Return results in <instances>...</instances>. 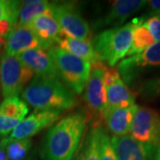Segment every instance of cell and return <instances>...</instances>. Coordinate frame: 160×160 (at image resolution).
Instances as JSON below:
<instances>
[{
    "label": "cell",
    "instance_id": "ffe728a7",
    "mask_svg": "<svg viewBox=\"0 0 160 160\" xmlns=\"http://www.w3.org/2000/svg\"><path fill=\"white\" fill-rule=\"evenodd\" d=\"M155 42L153 37L151 36L149 30L147 27L142 23L138 25L132 32V45L127 55L133 56L139 53H142L149 46H151Z\"/></svg>",
    "mask_w": 160,
    "mask_h": 160
},
{
    "label": "cell",
    "instance_id": "ac0fdd59",
    "mask_svg": "<svg viewBox=\"0 0 160 160\" xmlns=\"http://www.w3.org/2000/svg\"><path fill=\"white\" fill-rule=\"evenodd\" d=\"M108 105L117 108H128L135 103V93L124 83L121 77L106 86Z\"/></svg>",
    "mask_w": 160,
    "mask_h": 160
},
{
    "label": "cell",
    "instance_id": "44dd1931",
    "mask_svg": "<svg viewBox=\"0 0 160 160\" xmlns=\"http://www.w3.org/2000/svg\"><path fill=\"white\" fill-rule=\"evenodd\" d=\"M29 112L27 104L17 96L6 98L0 104V115L22 121Z\"/></svg>",
    "mask_w": 160,
    "mask_h": 160
},
{
    "label": "cell",
    "instance_id": "d6a6232c",
    "mask_svg": "<svg viewBox=\"0 0 160 160\" xmlns=\"http://www.w3.org/2000/svg\"><path fill=\"white\" fill-rule=\"evenodd\" d=\"M154 160H160V144L158 146V148H157V151H156V154H155Z\"/></svg>",
    "mask_w": 160,
    "mask_h": 160
},
{
    "label": "cell",
    "instance_id": "9c48e42d",
    "mask_svg": "<svg viewBox=\"0 0 160 160\" xmlns=\"http://www.w3.org/2000/svg\"><path fill=\"white\" fill-rule=\"evenodd\" d=\"M157 66H160V41L154 43L142 53L121 61L117 69L126 84L132 85L146 67Z\"/></svg>",
    "mask_w": 160,
    "mask_h": 160
},
{
    "label": "cell",
    "instance_id": "3957f363",
    "mask_svg": "<svg viewBox=\"0 0 160 160\" xmlns=\"http://www.w3.org/2000/svg\"><path fill=\"white\" fill-rule=\"evenodd\" d=\"M144 22V18H134L120 27L108 29L96 35L92 45L99 60L109 67H115L127 55L132 39L133 29Z\"/></svg>",
    "mask_w": 160,
    "mask_h": 160
},
{
    "label": "cell",
    "instance_id": "603a6c76",
    "mask_svg": "<svg viewBox=\"0 0 160 160\" xmlns=\"http://www.w3.org/2000/svg\"><path fill=\"white\" fill-rule=\"evenodd\" d=\"M92 126L88 133V145L86 150V160H100V127Z\"/></svg>",
    "mask_w": 160,
    "mask_h": 160
},
{
    "label": "cell",
    "instance_id": "83f0119b",
    "mask_svg": "<svg viewBox=\"0 0 160 160\" xmlns=\"http://www.w3.org/2000/svg\"><path fill=\"white\" fill-rule=\"evenodd\" d=\"M143 24L149 30L155 42L160 41V16H151Z\"/></svg>",
    "mask_w": 160,
    "mask_h": 160
},
{
    "label": "cell",
    "instance_id": "4fadbf2b",
    "mask_svg": "<svg viewBox=\"0 0 160 160\" xmlns=\"http://www.w3.org/2000/svg\"><path fill=\"white\" fill-rule=\"evenodd\" d=\"M51 47H52V45L41 41L29 26L16 25L7 37L6 53L9 55H19L30 49L49 50Z\"/></svg>",
    "mask_w": 160,
    "mask_h": 160
},
{
    "label": "cell",
    "instance_id": "8fae6325",
    "mask_svg": "<svg viewBox=\"0 0 160 160\" xmlns=\"http://www.w3.org/2000/svg\"><path fill=\"white\" fill-rule=\"evenodd\" d=\"M118 160H154L157 146L138 142L131 135L110 138Z\"/></svg>",
    "mask_w": 160,
    "mask_h": 160
},
{
    "label": "cell",
    "instance_id": "8992f818",
    "mask_svg": "<svg viewBox=\"0 0 160 160\" xmlns=\"http://www.w3.org/2000/svg\"><path fill=\"white\" fill-rule=\"evenodd\" d=\"M103 65L104 63L100 62L92 66L90 78L84 93V100L94 121L92 126H101L103 110L108 106L107 92L103 81Z\"/></svg>",
    "mask_w": 160,
    "mask_h": 160
},
{
    "label": "cell",
    "instance_id": "4316f807",
    "mask_svg": "<svg viewBox=\"0 0 160 160\" xmlns=\"http://www.w3.org/2000/svg\"><path fill=\"white\" fill-rule=\"evenodd\" d=\"M20 122L22 121L6 118L0 115V135L6 136L7 134H9L19 125Z\"/></svg>",
    "mask_w": 160,
    "mask_h": 160
},
{
    "label": "cell",
    "instance_id": "30bf717a",
    "mask_svg": "<svg viewBox=\"0 0 160 160\" xmlns=\"http://www.w3.org/2000/svg\"><path fill=\"white\" fill-rule=\"evenodd\" d=\"M61 114L62 111L57 109H36L32 114L19 123L8 138L10 140L29 139L38 132L52 126L59 119Z\"/></svg>",
    "mask_w": 160,
    "mask_h": 160
},
{
    "label": "cell",
    "instance_id": "277c9868",
    "mask_svg": "<svg viewBox=\"0 0 160 160\" xmlns=\"http://www.w3.org/2000/svg\"><path fill=\"white\" fill-rule=\"evenodd\" d=\"M47 52L59 78L76 93H81L85 90L90 78L91 64L58 46H52Z\"/></svg>",
    "mask_w": 160,
    "mask_h": 160
},
{
    "label": "cell",
    "instance_id": "f546056e",
    "mask_svg": "<svg viewBox=\"0 0 160 160\" xmlns=\"http://www.w3.org/2000/svg\"><path fill=\"white\" fill-rule=\"evenodd\" d=\"M15 24L8 18H4L0 20V36L7 38L11 31L15 28Z\"/></svg>",
    "mask_w": 160,
    "mask_h": 160
},
{
    "label": "cell",
    "instance_id": "9a60e30c",
    "mask_svg": "<svg viewBox=\"0 0 160 160\" xmlns=\"http://www.w3.org/2000/svg\"><path fill=\"white\" fill-rule=\"evenodd\" d=\"M23 64L33 71L35 76L44 78H59L48 52L43 49H30L18 55Z\"/></svg>",
    "mask_w": 160,
    "mask_h": 160
},
{
    "label": "cell",
    "instance_id": "5b68a950",
    "mask_svg": "<svg viewBox=\"0 0 160 160\" xmlns=\"http://www.w3.org/2000/svg\"><path fill=\"white\" fill-rule=\"evenodd\" d=\"M34 73L22 62L18 55H9L6 52L0 59V84L3 96H17L23 86L31 81Z\"/></svg>",
    "mask_w": 160,
    "mask_h": 160
},
{
    "label": "cell",
    "instance_id": "836d02e7",
    "mask_svg": "<svg viewBox=\"0 0 160 160\" xmlns=\"http://www.w3.org/2000/svg\"><path fill=\"white\" fill-rule=\"evenodd\" d=\"M27 160H36L34 158H32V157H30V158H28V159Z\"/></svg>",
    "mask_w": 160,
    "mask_h": 160
},
{
    "label": "cell",
    "instance_id": "1f68e13d",
    "mask_svg": "<svg viewBox=\"0 0 160 160\" xmlns=\"http://www.w3.org/2000/svg\"><path fill=\"white\" fill-rule=\"evenodd\" d=\"M0 160H9L6 154V144L3 141H1L0 142Z\"/></svg>",
    "mask_w": 160,
    "mask_h": 160
},
{
    "label": "cell",
    "instance_id": "d6986e66",
    "mask_svg": "<svg viewBox=\"0 0 160 160\" xmlns=\"http://www.w3.org/2000/svg\"><path fill=\"white\" fill-rule=\"evenodd\" d=\"M17 25H29L35 18L43 14H52L53 3L43 0L36 1H22Z\"/></svg>",
    "mask_w": 160,
    "mask_h": 160
},
{
    "label": "cell",
    "instance_id": "4dcf8cb0",
    "mask_svg": "<svg viewBox=\"0 0 160 160\" xmlns=\"http://www.w3.org/2000/svg\"><path fill=\"white\" fill-rule=\"evenodd\" d=\"M149 6V14L151 16H160V0L148 1Z\"/></svg>",
    "mask_w": 160,
    "mask_h": 160
},
{
    "label": "cell",
    "instance_id": "e0dca14e",
    "mask_svg": "<svg viewBox=\"0 0 160 160\" xmlns=\"http://www.w3.org/2000/svg\"><path fill=\"white\" fill-rule=\"evenodd\" d=\"M56 44H58L59 46L58 47L62 48L77 57L85 60L87 62L90 63L92 66L101 62L94 50L92 42H91L90 40L86 41L71 38L62 33Z\"/></svg>",
    "mask_w": 160,
    "mask_h": 160
},
{
    "label": "cell",
    "instance_id": "7402d4cb",
    "mask_svg": "<svg viewBox=\"0 0 160 160\" xmlns=\"http://www.w3.org/2000/svg\"><path fill=\"white\" fill-rule=\"evenodd\" d=\"M2 141L6 144V154L9 160H23L32 146L30 139L10 140L9 138H5Z\"/></svg>",
    "mask_w": 160,
    "mask_h": 160
},
{
    "label": "cell",
    "instance_id": "6da1fadb",
    "mask_svg": "<svg viewBox=\"0 0 160 160\" xmlns=\"http://www.w3.org/2000/svg\"><path fill=\"white\" fill-rule=\"evenodd\" d=\"M87 118L83 112L72 113L47 132L41 149L44 160H70L86 133Z\"/></svg>",
    "mask_w": 160,
    "mask_h": 160
},
{
    "label": "cell",
    "instance_id": "7a4b0ae2",
    "mask_svg": "<svg viewBox=\"0 0 160 160\" xmlns=\"http://www.w3.org/2000/svg\"><path fill=\"white\" fill-rule=\"evenodd\" d=\"M22 97L36 109L66 110L74 108V93L63 85L59 78L35 76L22 92Z\"/></svg>",
    "mask_w": 160,
    "mask_h": 160
},
{
    "label": "cell",
    "instance_id": "f1b7e54d",
    "mask_svg": "<svg viewBox=\"0 0 160 160\" xmlns=\"http://www.w3.org/2000/svg\"><path fill=\"white\" fill-rule=\"evenodd\" d=\"M88 129H86V133L82 139V142L80 143L79 147L78 148L77 151L75 152L73 157L70 158V160H86V150H87V145H88Z\"/></svg>",
    "mask_w": 160,
    "mask_h": 160
},
{
    "label": "cell",
    "instance_id": "d4e9b609",
    "mask_svg": "<svg viewBox=\"0 0 160 160\" xmlns=\"http://www.w3.org/2000/svg\"><path fill=\"white\" fill-rule=\"evenodd\" d=\"M100 160H118L110 137L102 126L100 127Z\"/></svg>",
    "mask_w": 160,
    "mask_h": 160
},
{
    "label": "cell",
    "instance_id": "2e32d148",
    "mask_svg": "<svg viewBox=\"0 0 160 160\" xmlns=\"http://www.w3.org/2000/svg\"><path fill=\"white\" fill-rule=\"evenodd\" d=\"M29 26L41 41L53 46L62 35V30L52 14H43L35 18Z\"/></svg>",
    "mask_w": 160,
    "mask_h": 160
},
{
    "label": "cell",
    "instance_id": "5bb4252c",
    "mask_svg": "<svg viewBox=\"0 0 160 160\" xmlns=\"http://www.w3.org/2000/svg\"><path fill=\"white\" fill-rule=\"evenodd\" d=\"M139 106L133 105L128 108H117L108 105L102 112V120L105 121L115 136L126 135L131 129L132 122Z\"/></svg>",
    "mask_w": 160,
    "mask_h": 160
},
{
    "label": "cell",
    "instance_id": "52a82bcc",
    "mask_svg": "<svg viewBox=\"0 0 160 160\" xmlns=\"http://www.w3.org/2000/svg\"><path fill=\"white\" fill-rule=\"evenodd\" d=\"M52 16L61 26L63 33L71 38L90 40L92 31L89 24L81 16L75 4L53 3Z\"/></svg>",
    "mask_w": 160,
    "mask_h": 160
},
{
    "label": "cell",
    "instance_id": "ba28073f",
    "mask_svg": "<svg viewBox=\"0 0 160 160\" xmlns=\"http://www.w3.org/2000/svg\"><path fill=\"white\" fill-rule=\"evenodd\" d=\"M130 135L138 142L160 144V113L148 107H139L132 122Z\"/></svg>",
    "mask_w": 160,
    "mask_h": 160
},
{
    "label": "cell",
    "instance_id": "cb8c5ba5",
    "mask_svg": "<svg viewBox=\"0 0 160 160\" xmlns=\"http://www.w3.org/2000/svg\"><path fill=\"white\" fill-rule=\"evenodd\" d=\"M22 6V2L21 1L0 0V20L8 18L15 25H17Z\"/></svg>",
    "mask_w": 160,
    "mask_h": 160
},
{
    "label": "cell",
    "instance_id": "484cf974",
    "mask_svg": "<svg viewBox=\"0 0 160 160\" xmlns=\"http://www.w3.org/2000/svg\"><path fill=\"white\" fill-rule=\"evenodd\" d=\"M141 92L144 97L156 98L160 96V78H152L143 84Z\"/></svg>",
    "mask_w": 160,
    "mask_h": 160
},
{
    "label": "cell",
    "instance_id": "7c38bea8",
    "mask_svg": "<svg viewBox=\"0 0 160 160\" xmlns=\"http://www.w3.org/2000/svg\"><path fill=\"white\" fill-rule=\"evenodd\" d=\"M148 4L145 0H118L112 4L109 11L102 18L94 22L92 26L94 29H102L110 27L117 28L122 26L126 20L134 12L142 9Z\"/></svg>",
    "mask_w": 160,
    "mask_h": 160
}]
</instances>
